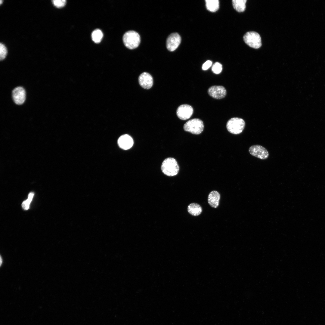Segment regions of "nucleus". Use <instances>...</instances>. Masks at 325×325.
Masks as SVG:
<instances>
[{"mask_svg": "<svg viewBox=\"0 0 325 325\" xmlns=\"http://www.w3.org/2000/svg\"><path fill=\"white\" fill-rule=\"evenodd\" d=\"M161 170L165 175L172 176L178 174L179 170V166L176 160L172 157L166 159L163 162L161 165Z\"/></svg>", "mask_w": 325, "mask_h": 325, "instance_id": "obj_1", "label": "nucleus"}, {"mask_svg": "<svg viewBox=\"0 0 325 325\" xmlns=\"http://www.w3.org/2000/svg\"><path fill=\"white\" fill-rule=\"evenodd\" d=\"M123 40L124 44L127 48L132 49L139 46L140 42V37L137 32L130 30L124 34Z\"/></svg>", "mask_w": 325, "mask_h": 325, "instance_id": "obj_2", "label": "nucleus"}, {"mask_svg": "<svg viewBox=\"0 0 325 325\" xmlns=\"http://www.w3.org/2000/svg\"><path fill=\"white\" fill-rule=\"evenodd\" d=\"M245 125V123L243 119L238 117H234L231 118L228 121L226 127L229 132L233 134L237 135L243 132Z\"/></svg>", "mask_w": 325, "mask_h": 325, "instance_id": "obj_3", "label": "nucleus"}, {"mask_svg": "<svg viewBox=\"0 0 325 325\" xmlns=\"http://www.w3.org/2000/svg\"><path fill=\"white\" fill-rule=\"evenodd\" d=\"M185 131L193 134L198 135L201 133L204 129V124L201 119L198 118L191 119L187 121L183 126Z\"/></svg>", "mask_w": 325, "mask_h": 325, "instance_id": "obj_4", "label": "nucleus"}, {"mask_svg": "<svg viewBox=\"0 0 325 325\" xmlns=\"http://www.w3.org/2000/svg\"><path fill=\"white\" fill-rule=\"evenodd\" d=\"M245 43L249 47L255 49L262 45L261 37L258 33L254 31L247 32L243 37Z\"/></svg>", "mask_w": 325, "mask_h": 325, "instance_id": "obj_5", "label": "nucleus"}, {"mask_svg": "<svg viewBox=\"0 0 325 325\" xmlns=\"http://www.w3.org/2000/svg\"><path fill=\"white\" fill-rule=\"evenodd\" d=\"M249 151L252 156L261 159H266L269 156V153L267 149L259 145L251 146L249 148Z\"/></svg>", "mask_w": 325, "mask_h": 325, "instance_id": "obj_6", "label": "nucleus"}, {"mask_svg": "<svg viewBox=\"0 0 325 325\" xmlns=\"http://www.w3.org/2000/svg\"><path fill=\"white\" fill-rule=\"evenodd\" d=\"M181 41V36L178 33L174 32L170 34L166 40L167 49L170 51H174L178 47Z\"/></svg>", "mask_w": 325, "mask_h": 325, "instance_id": "obj_7", "label": "nucleus"}, {"mask_svg": "<svg viewBox=\"0 0 325 325\" xmlns=\"http://www.w3.org/2000/svg\"><path fill=\"white\" fill-rule=\"evenodd\" d=\"M193 110L190 105L184 104L181 105L178 108L176 114L181 119L185 120L189 119L192 115Z\"/></svg>", "mask_w": 325, "mask_h": 325, "instance_id": "obj_8", "label": "nucleus"}, {"mask_svg": "<svg viewBox=\"0 0 325 325\" xmlns=\"http://www.w3.org/2000/svg\"><path fill=\"white\" fill-rule=\"evenodd\" d=\"M209 94L212 98L221 99L225 97L227 92L225 88L222 86L214 85L210 87L208 90Z\"/></svg>", "mask_w": 325, "mask_h": 325, "instance_id": "obj_9", "label": "nucleus"}, {"mask_svg": "<svg viewBox=\"0 0 325 325\" xmlns=\"http://www.w3.org/2000/svg\"><path fill=\"white\" fill-rule=\"evenodd\" d=\"M12 96L14 102L18 105L23 104L26 99L25 90L21 87L15 88L12 91Z\"/></svg>", "mask_w": 325, "mask_h": 325, "instance_id": "obj_10", "label": "nucleus"}, {"mask_svg": "<svg viewBox=\"0 0 325 325\" xmlns=\"http://www.w3.org/2000/svg\"><path fill=\"white\" fill-rule=\"evenodd\" d=\"M138 81L140 85L146 89L150 88L153 83V78L152 76L147 72H144L140 75L138 78Z\"/></svg>", "mask_w": 325, "mask_h": 325, "instance_id": "obj_11", "label": "nucleus"}, {"mask_svg": "<svg viewBox=\"0 0 325 325\" xmlns=\"http://www.w3.org/2000/svg\"><path fill=\"white\" fill-rule=\"evenodd\" d=\"M118 143L119 146L122 149L127 150L131 148L134 144L132 137L127 134L121 136L118 139Z\"/></svg>", "mask_w": 325, "mask_h": 325, "instance_id": "obj_12", "label": "nucleus"}, {"mask_svg": "<svg viewBox=\"0 0 325 325\" xmlns=\"http://www.w3.org/2000/svg\"><path fill=\"white\" fill-rule=\"evenodd\" d=\"M220 197V194L217 191L213 190L209 194L208 203L212 207L216 208L219 205Z\"/></svg>", "mask_w": 325, "mask_h": 325, "instance_id": "obj_13", "label": "nucleus"}, {"mask_svg": "<svg viewBox=\"0 0 325 325\" xmlns=\"http://www.w3.org/2000/svg\"><path fill=\"white\" fill-rule=\"evenodd\" d=\"M187 211L191 215L194 216H197L201 213L202 209L200 206L198 204L192 203L188 206Z\"/></svg>", "mask_w": 325, "mask_h": 325, "instance_id": "obj_14", "label": "nucleus"}, {"mask_svg": "<svg viewBox=\"0 0 325 325\" xmlns=\"http://www.w3.org/2000/svg\"><path fill=\"white\" fill-rule=\"evenodd\" d=\"M246 1L247 0H232V5L234 8L238 12L244 11L246 9Z\"/></svg>", "mask_w": 325, "mask_h": 325, "instance_id": "obj_15", "label": "nucleus"}, {"mask_svg": "<svg viewBox=\"0 0 325 325\" xmlns=\"http://www.w3.org/2000/svg\"><path fill=\"white\" fill-rule=\"evenodd\" d=\"M206 6L207 9L212 12L217 11L219 8L218 0H206Z\"/></svg>", "mask_w": 325, "mask_h": 325, "instance_id": "obj_16", "label": "nucleus"}, {"mask_svg": "<svg viewBox=\"0 0 325 325\" xmlns=\"http://www.w3.org/2000/svg\"><path fill=\"white\" fill-rule=\"evenodd\" d=\"M103 36V33L99 29H96L94 30L91 34L92 39L96 43H99L101 41Z\"/></svg>", "mask_w": 325, "mask_h": 325, "instance_id": "obj_17", "label": "nucleus"}, {"mask_svg": "<svg viewBox=\"0 0 325 325\" xmlns=\"http://www.w3.org/2000/svg\"><path fill=\"white\" fill-rule=\"evenodd\" d=\"M34 195L33 193H30L29 194L28 199L22 203V206L24 209L26 210L29 209L30 203Z\"/></svg>", "mask_w": 325, "mask_h": 325, "instance_id": "obj_18", "label": "nucleus"}, {"mask_svg": "<svg viewBox=\"0 0 325 325\" xmlns=\"http://www.w3.org/2000/svg\"><path fill=\"white\" fill-rule=\"evenodd\" d=\"M222 65L219 63H215L212 66V70L213 72L215 74H219L222 71Z\"/></svg>", "mask_w": 325, "mask_h": 325, "instance_id": "obj_19", "label": "nucleus"}, {"mask_svg": "<svg viewBox=\"0 0 325 325\" xmlns=\"http://www.w3.org/2000/svg\"><path fill=\"white\" fill-rule=\"evenodd\" d=\"M7 51L5 46L2 43L0 44V60H2L5 57Z\"/></svg>", "mask_w": 325, "mask_h": 325, "instance_id": "obj_20", "label": "nucleus"}, {"mask_svg": "<svg viewBox=\"0 0 325 325\" xmlns=\"http://www.w3.org/2000/svg\"><path fill=\"white\" fill-rule=\"evenodd\" d=\"M52 2L54 5L57 8L62 7L66 3L65 0H53Z\"/></svg>", "mask_w": 325, "mask_h": 325, "instance_id": "obj_21", "label": "nucleus"}, {"mask_svg": "<svg viewBox=\"0 0 325 325\" xmlns=\"http://www.w3.org/2000/svg\"><path fill=\"white\" fill-rule=\"evenodd\" d=\"M212 62L210 60H208L205 62L203 65L202 69L203 70H207L212 66Z\"/></svg>", "mask_w": 325, "mask_h": 325, "instance_id": "obj_22", "label": "nucleus"}, {"mask_svg": "<svg viewBox=\"0 0 325 325\" xmlns=\"http://www.w3.org/2000/svg\"><path fill=\"white\" fill-rule=\"evenodd\" d=\"M2 261H2V257H1V258H0V265H1V266L2 265Z\"/></svg>", "mask_w": 325, "mask_h": 325, "instance_id": "obj_23", "label": "nucleus"}, {"mask_svg": "<svg viewBox=\"0 0 325 325\" xmlns=\"http://www.w3.org/2000/svg\"><path fill=\"white\" fill-rule=\"evenodd\" d=\"M2 0H0V4H1V3H2Z\"/></svg>", "mask_w": 325, "mask_h": 325, "instance_id": "obj_24", "label": "nucleus"}]
</instances>
